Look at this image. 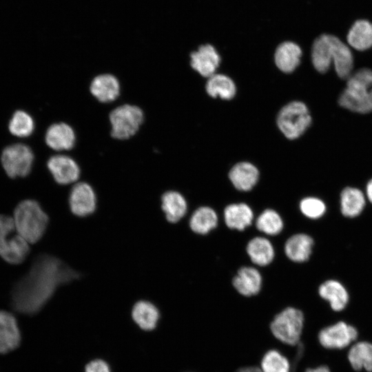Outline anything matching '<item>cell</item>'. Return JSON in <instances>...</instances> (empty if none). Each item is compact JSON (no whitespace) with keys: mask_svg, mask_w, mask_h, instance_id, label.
Here are the masks:
<instances>
[{"mask_svg":"<svg viewBox=\"0 0 372 372\" xmlns=\"http://www.w3.org/2000/svg\"><path fill=\"white\" fill-rule=\"evenodd\" d=\"M366 192L367 198L372 203V179H371L366 185Z\"/></svg>","mask_w":372,"mask_h":372,"instance_id":"obj_38","label":"cell"},{"mask_svg":"<svg viewBox=\"0 0 372 372\" xmlns=\"http://www.w3.org/2000/svg\"><path fill=\"white\" fill-rule=\"evenodd\" d=\"M303 372H331V371L327 365L319 364L315 366L308 367Z\"/></svg>","mask_w":372,"mask_h":372,"instance_id":"obj_36","label":"cell"},{"mask_svg":"<svg viewBox=\"0 0 372 372\" xmlns=\"http://www.w3.org/2000/svg\"><path fill=\"white\" fill-rule=\"evenodd\" d=\"M256 226L261 232L274 236L282 230L283 221L278 212L271 209H267L258 216Z\"/></svg>","mask_w":372,"mask_h":372,"instance_id":"obj_32","label":"cell"},{"mask_svg":"<svg viewBox=\"0 0 372 372\" xmlns=\"http://www.w3.org/2000/svg\"><path fill=\"white\" fill-rule=\"evenodd\" d=\"M358 337L355 327L340 320L321 328L316 338L318 344L327 350H342L350 347Z\"/></svg>","mask_w":372,"mask_h":372,"instance_id":"obj_9","label":"cell"},{"mask_svg":"<svg viewBox=\"0 0 372 372\" xmlns=\"http://www.w3.org/2000/svg\"><path fill=\"white\" fill-rule=\"evenodd\" d=\"M247 253L251 261L259 266H266L274 258V249L271 242L264 237H255L247 245Z\"/></svg>","mask_w":372,"mask_h":372,"instance_id":"obj_27","label":"cell"},{"mask_svg":"<svg viewBox=\"0 0 372 372\" xmlns=\"http://www.w3.org/2000/svg\"><path fill=\"white\" fill-rule=\"evenodd\" d=\"M132 316L138 326L145 331L156 328L160 318L157 307L148 301L141 300L133 307Z\"/></svg>","mask_w":372,"mask_h":372,"instance_id":"obj_25","label":"cell"},{"mask_svg":"<svg viewBox=\"0 0 372 372\" xmlns=\"http://www.w3.org/2000/svg\"><path fill=\"white\" fill-rule=\"evenodd\" d=\"M339 105L350 111L366 114L372 112V70L362 68L347 79Z\"/></svg>","mask_w":372,"mask_h":372,"instance_id":"obj_3","label":"cell"},{"mask_svg":"<svg viewBox=\"0 0 372 372\" xmlns=\"http://www.w3.org/2000/svg\"><path fill=\"white\" fill-rule=\"evenodd\" d=\"M320 296L329 302L334 311H341L345 309L349 296L345 287L338 281L329 280L323 282L318 289Z\"/></svg>","mask_w":372,"mask_h":372,"instance_id":"obj_21","label":"cell"},{"mask_svg":"<svg viewBox=\"0 0 372 372\" xmlns=\"http://www.w3.org/2000/svg\"><path fill=\"white\" fill-rule=\"evenodd\" d=\"M90 91L99 102L110 103L116 100L120 94V83L111 74L96 76L90 85Z\"/></svg>","mask_w":372,"mask_h":372,"instance_id":"obj_15","label":"cell"},{"mask_svg":"<svg viewBox=\"0 0 372 372\" xmlns=\"http://www.w3.org/2000/svg\"><path fill=\"white\" fill-rule=\"evenodd\" d=\"M311 123V116L307 105L301 101H292L285 105L277 116V125L289 139L302 135Z\"/></svg>","mask_w":372,"mask_h":372,"instance_id":"obj_7","label":"cell"},{"mask_svg":"<svg viewBox=\"0 0 372 372\" xmlns=\"http://www.w3.org/2000/svg\"><path fill=\"white\" fill-rule=\"evenodd\" d=\"M45 141L48 146L54 150H70L74 146L76 135L70 125L57 123L48 127Z\"/></svg>","mask_w":372,"mask_h":372,"instance_id":"obj_14","label":"cell"},{"mask_svg":"<svg viewBox=\"0 0 372 372\" xmlns=\"http://www.w3.org/2000/svg\"><path fill=\"white\" fill-rule=\"evenodd\" d=\"M190 56L191 66L204 77L214 75L220 62L218 53L210 44L200 45Z\"/></svg>","mask_w":372,"mask_h":372,"instance_id":"obj_13","label":"cell"},{"mask_svg":"<svg viewBox=\"0 0 372 372\" xmlns=\"http://www.w3.org/2000/svg\"><path fill=\"white\" fill-rule=\"evenodd\" d=\"M47 166L54 180L60 185L76 182L80 176V168L76 161L65 155H56L49 158Z\"/></svg>","mask_w":372,"mask_h":372,"instance_id":"obj_12","label":"cell"},{"mask_svg":"<svg viewBox=\"0 0 372 372\" xmlns=\"http://www.w3.org/2000/svg\"><path fill=\"white\" fill-rule=\"evenodd\" d=\"M109 120L112 137L125 140L138 131L144 120V114L139 107L125 104L114 109L109 115Z\"/></svg>","mask_w":372,"mask_h":372,"instance_id":"obj_8","label":"cell"},{"mask_svg":"<svg viewBox=\"0 0 372 372\" xmlns=\"http://www.w3.org/2000/svg\"><path fill=\"white\" fill-rule=\"evenodd\" d=\"M313 240L309 235L297 234L285 242V252L289 259L296 262L307 260L312 251Z\"/></svg>","mask_w":372,"mask_h":372,"instance_id":"obj_22","label":"cell"},{"mask_svg":"<svg viewBox=\"0 0 372 372\" xmlns=\"http://www.w3.org/2000/svg\"><path fill=\"white\" fill-rule=\"evenodd\" d=\"M348 44L353 48L363 51L372 47V23L367 20L356 21L347 36Z\"/></svg>","mask_w":372,"mask_h":372,"instance_id":"obj_24","label":"cell"},{"mask_svg":"<svg viewBox=\"0 0 372 372\" xmlns=\"http://www.w3.org/2000/svg\"><path fill=\"white\" fill-rule=\"evenodd\" d=\"M85 372H111V371L105 361L95 360L86 365Z\"/></svg>","mask_w":372,"mask_h":372,"instance_id":"obj_35","label":"cell"},{"mask_svg":"<svg viewBox=\"0 0 372 372\" xmlns=\"http://www.w3.org/2000/svg\"><path fill=\"white\" fill-rule=\"evenodd\" d=\"M34 155L29 147L15 144L4 149L1 155L2 165L11 178L25 176L31 170Z\"/></svg>","mask_w":372,"mask_h":372,"instance_id":"obj_10","label":"cell"},{"mask_svg":"<svg viewBox=\"0 0 372 372\" xmlns=\"http://www.w3.org/2000/svg\"><path fill=\"white\" fill-rule=\"evenodd\" d=\"M29 251V242L17 232L13 218L0 214V256L17 265L25 260Z\"/></svg>","mask_w":372,"mask_h":372,"instance_id":"obj_6","label":"cell"},{"mask_svg":"<svg viewBox=\"0 0 372 372\" xmlns=\"http://www.w3.org/2000/svg\"><path fill=\"white\" fill-rule=\"evenodd\" d=\"M229 178L233 185L240 191H249L257 183L259 171L249 162L236 163L229 171Z\"/></svg>","mask_w":372,"mask_h":372,"instance_id":"obj_19","label":"cell"},{"mask_svg":"<svg viewBox=\"0 0 372 372\" xmlns=\"http://www.w3.org/2000/svg\"><path fill=\"white\" fill-rule=\"evenodd\" d=\"M13 220L17 232L29 243L38 242L48 224V215L37 201L30 199L17 205Z\"/></svg>","mask_w":372,"mask_h":372,"instance_id":"obj_4","label":"cell"},{"mask_svg":"<svg viewBox=\"0 0 372 372\" xmlns=\"http://www.w3.org/2000/svg\"><path fill=\"white\" fill-rule=\"evenodd\" d=\"M69 204L72 212L84 217L92 214L96 207V197L92 187L81 182L75 184L70 193Z\"/></svg>","mask_w":372,"mask_h":372,"instance_id":"obj_11","label":"cell"},{"mask_svg":"<svg viewBox=\"0 0 372 372\" xmlns=\"http://www.w3.org/2000/svg\"><path fill=\"white\" fill-rule=\"evenodd\" d=\"M233 286L243 296H256L261 289L262 276L256 268L242 267L234 278Z\"/></svg>","mask_w":372,"mask_h":372,"instance_id":"obj_17","label":"cell"},{"mask_svg":"<svg viewBox=\"0 0 372 372\" xmlns=\"http://www.w3.org/2000/svg\"><path fill=\"white\" fill-rule=\"evenodd\" d=\"M10 132L17 136L25 137L30 135L34 130V121L25 112H16L9 124Z\"/></svg>","mask_w":372,"mask_h":372,"instance_id":"obj_33","label":"cell"},{"mask_svg":"<svg viewBox=\"0 0 372 372\" xmlns=\"http://www.w3.org/2000/svg\"><path fill=\"white\" fill-rule=\"evenodd\" d=\"M206 91L212 97L229 100L235 96L236 88L234 82L229 76L214 74L208 79Z\"/></svg>","mask_w":372,"mask_h":372,"instance_id":"obj_30","label":"cell"},{"mask_svg":"<svg viewBox=\"0 0 372 372\" xmlns=\"http://www.w3.org/2000/svg\"><path fill=\"white\" fill-rule=\"evenodd\" d=\"M259 366L262 372H291V362L280 350L273 348L262 355Z\"/></svg>","mask_w":372,"mask_h":372,"instance_id":"obj_31","label":"cell"},{"mask_svg":"<svg viewBox=\"0 0 372 372\" xmlns=\"http://www.w3.org/2000/svg\"><path fill=\"white\" fill-rule=\"evenodd\" d=\"M365 196L363 192L355 187H346L340 194V209L342 214L353 218L361 214L365 206Z\"/></svg>","mask_w":372,"mask_h":372,"instance_id":"obj_28","label":"cell"},{"mask_svg":"<svg viewBox=\"0 0 372 372\" xmlns=\"http://www.w3.org/2000/svg\"><path fill=\"white\" fill-rule=\"evenodd\" d=\"M218 224L216 211L209 207H200L192 215L189 220L191 229L198 234H207Z\"/></svg>","mask_w":372,"mask_h":372,"instance_id":"obj_29","label":"cell"},{"mask_svg":"<svg viewBox=\"0 0 372 372\" xmlns=\"http://www.w3.org/2000/svg\"><path fill=\"white\" fill-rule=\"evenodd\" d=\"M21 340L20 332L14 316L6 311H0V353H6L16 349Z\"/></svg>","mask_w":372,"mask_h":372,"instance_id":"obj_16","label":"cell"},{"mask_svg":"<svg viewBox=\"0 0 372 372\" xmlns=\"http://www.w3.org/2000/svg\"><path fill=\"white\" fill-rule=\"evenodd\" d=\"M301 212L309 218L316 219L323 216L326 211L325 204L316 197H307L300 203Z\"/></svg>","mask_w":372,"mask_h":372,"instance_id":"obj_34","label":"cell"},{"mask_svg":"<svg viewBox=\"0 0 372 372\" xmlns=\"http://www.w3.org/2000/svg\"><path fill=\"white\" fill-rule=\"evenodd\" d=\"M161 202L162 209L167 220L170 223H177L187 212V202L183 196L178 192H165L161 197Z\"/></svg>","mask_w":372,"mask_h":372,"instance_id":"obj_26","label":"cell"},{"mask_svg":"<svg viewBox=\"0 0 372 372\" xmlns=\"http://www.w3.org/2000/svg\"><path fill=\"white\" fill-rule=\"evenodd\" d=\"M236 372H262L259 366L251 365L239 368Z\"/></svg>","mask_w":372,"mask_h":372,"instance_id":"obj_37","label":"cell"},{"mask_svg":"<svg viewBox=\"0 0 372 372\" xmlns=\"http://www.w3.org/2000/svg\"><path fill=\"white\" fill-rule=\"evenodd\" d=\"M347 359L354 371L372 372V342L360 340L353 343L347 353Z\"/></svg>","mask_w":372,"mask_h":372,"instance_id":"obj_18","label":"cell"},{"mask_svg":"<svg viewBox=\"0 0 372 372\" xmlns=\"http://www.w3.org/2000/svg\"><path fill=\"white\" fill-rule=\"evenodd\" d=\"M311 61L320 73L327 72L334 63L335 70L342 79H347L353 68V56L350 48L334 35L323 34L317 37L311 48Z\"/></svg>","mask_w":372,"mask_h":372,"instance_id":"obj_2","label":"cell"},{"mask_svg":"<svg viewBox=\"0 0 372 372\" xmlns=\"http://www.w3.org/2000/svg\"><path fill=\"white\" fill-rule=\"evenodd\" d=\"M224 218L228 227L242 231L251 224L254 213L251 207L245 203H234L225 207Z\"/></svg>","mask_w":372,"mask_h":372,"instance_id":"obj_23","label":"cell"},{"mask_svg":"<svg viewBox=\"0 0 372 372\" xmlns=\"http://www.w3.org/2000/svg\"><path fill=\"white\" fill-rule=\"evenodd\" d=\"M80 276L59 258L41 254L34 260L28 272L14 285L12 304L19 312L35 313L59 286L79 279Z\"/></svg>","mask_w":372,"mask_h":372,"instance_id":"obj_1","label":"cell"},{"mask_svg":"<svg viewBox=\"0 0 372 372\" xmlns=\"http://www.w3.org/2000/svg\"><path fill=\"white\" fill-rule=\"evenodd\" d=\"M304 327V314L293 307H287L276 313L269 324L273 336L289 347H296L301 342Z\"/></svg>","mask_w":372,"mask_h":372,"instance_id":"obj_5","label":"cell"},{"mask_svg":"<svg viewBox=\"0 0 372 372\" xmlns=\"http://www.w3.org/2000/svg\"><path fill=\"white\" fill-rule=\"evenodd\" d=\"M302 50L294 42L285 41L276 48L274 60L276 66L282 72L290 73L295 70L300 62Z\"/></svg>","mask_w":372,"mask_h":372,"instance_id":"obj_20","label":"cell"}]
</instances>
